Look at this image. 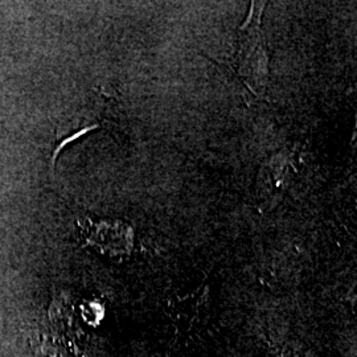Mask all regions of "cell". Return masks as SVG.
<instances>
[{
    "mask_svg": "<svg viewBox=\"0 0 357 357\" xmlns=\"http://www.w3.org/2000/svg\"><path fill=\"white\" fill-rule=\"evenodd\" d=\"M266 3H252L250 11L238 32L237 73L245 86L255 94H262L268 79V61L262 33V11Z\"/></svg>",
    "mask_w": 357,
    "mask_h": 357,
    "instance_id": "1",
    "label": "cell"
}]
</instances>
